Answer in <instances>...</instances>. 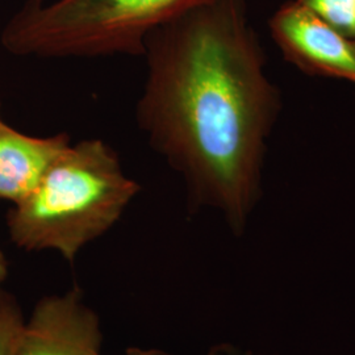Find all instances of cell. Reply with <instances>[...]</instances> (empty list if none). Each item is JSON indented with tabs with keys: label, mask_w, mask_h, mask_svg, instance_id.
I'll return each instance as SVG.
<instances>
[{
	"label": "cell",
	"mask_w": 355,
	"mask_h": 355,
	"mask_svg": "<svg viewBox=\"0 0 355 355\" xmlns=\"http://www.w3.org/2000/svg\"><path fill=\"white\" fill-rule=\"evenodd\" d=\"M353 44H354V48H355V41H353Z\"/></svg>",
	"instance_id": "obj_12"
},
{
	"label": "cell",
	"mask_w": 355,
	"mask_h": 355,
	"mask_svg": "<svg viewBox=\"0 0 355 355\" xmlns=\"http://www.w3.org/2000/svg\"><path fill=\"white\" fill-rule=\"evenodd\" d=\"M207 0H26L3 28V48L37 58L144 55L153 32Z\"/></svg>",
	"instance_id": "obj_3"
},
{
	"label": "cell",
	"mask_w": 355,
	"mask_h": 355,
	"mask_svg": "<svg viewBox=\"0 0 355 355\" xmlns=\"http://www.w3.org/2000/svg\"><path fill=\"white\" fill-rule=\"evenodd\" d=\"M7 277H8V261L4 253L0 250V288L4 280L7 279Z\"/></svg>",
	"instance_id": "obj_10"
},
{
	"label": "cell",
	"mask_w": 355,
	"mask_h": 355,
	"mask_svg": "<svg viewBox=\"0 0 355 355\" xmlns=\"http://www.w3.org/2000/svg\"><path fill=\"white\" fill-rule=\"evenodd\" d=\"M136 119L195 205L241 234L261 198L282 98L246 0H207L146 40Z\"/></svg>",
	"instance_id": "obj_1"
},
{
	"label": "cell",
	"mask_w": 355,
	"mask_h": 355,
	"mask_svg": "<svg viewBox=\"0 0 355 355\" xmlns=\"http://www.w3.org/2000/svg\"><path fill=\"white\" fill-rule=\"evenodd\" d=\"M208 355H237L228 346H218L215 347Z\"/></svg>",
	"instance_id": "obj_11"
},
{
	"label": "cell",
	"mask_w": 355,
	"mask_h": 355,
	"mask_svg": "<svg viewBox=\"0 0 355 355\" xmlns=\"http://www.w3.org/2000/svg\"><path fill=\"white\" fill-rule=\"evenodd\" d=\"M275 44L287 61L308 74L355 85V48L333 26L297 0L280 6L268 21Z\"/></svg>",
	"instance_id": "obj_4"
},
{
	"label": "cell",
	"mask_w": 355,
	"mask_h": 355,
	"mask_svg": "<svg viewBox=\"0 0 355 355\" xmlns=\"http://www.w3.org/2000/svg\"><path fill=\"white\" fill-rule=\"evenodd\" d=\"M91 355H102L101 350L94 352ZM125 355H171L157 349H129Z\"/></svg>",
	"instance_id": "obj_9"
},
{
	"label": "cell",
	"mask_w": 355,
	"mask_h": 355,
	"mask_svg": "<svg viewBox=\"0 0 355 355\" xmlns=\"http://www.w3.org/2000/svg\"><path fill=\"white\" fill-rule=\"evenodd\" d=\"M343 37L355 41V0H297Z\"/></svg>",
	"instance_id": "obj_7"
},
{
	"label": "cell",
	"mask_w": 355,
	"mask_h": 355,
	"mask_svg": "<svg viewBox=\"0 0 355 355\" xmlns=\"http://www.w3.org/2000/svg\"><path fill=\"white\" fill-rule=\"evenodd\" d=\"M23 324L17 304L0 291V355H13Z\"/></svg>",
	"instance_id": "obj_8"
},
{
	"label": "cell",
	"mask_w": 355,
	"mask_h": 355,
	"mask_svg": "<svg viewBox=\"0 0 355 355\" xmlns=\"http://www.w3.org/2000/svg\"><path fill=\"white\" fill-rule=\"evenodd\" d=\"M101 345L99 318L73 290L38 302L20 329L13 355H91Z\"/></svg>",
	"instance_id": "obj_5"
},
{
	"label": "cell",
	"mask_w": 355,
	"mask_h": 355,
	"mask_svg": "<svg viewBox=\"0 0 355 355\" xmlns=\"http://www.w3.org/2000/svg\"><path fill=\"white\" fill-rule=\"evenodd\" d=\"M70 144L67 133L33 137L0 117V199L13 204L24 200Z\"/></svg>",
	"instance_id": "obj_6"
},
{
	"label": "cell",
	"mask_w": 355,
	"mask_h": 355,
	"mask_svg": "<svg viewBox=\"0 0 355 355\" xmlns=\"http://www.w3.org/2000/svg\"><path fill=\"white\" fill-rule=\"evenodd\" d=\"M140 190L107 142H71L33 192L13 204L11 240L26 252L53 250L73 262L114 227Z\"/></svg>",
	"instance_id": "obj_2"
}]
</instances>
